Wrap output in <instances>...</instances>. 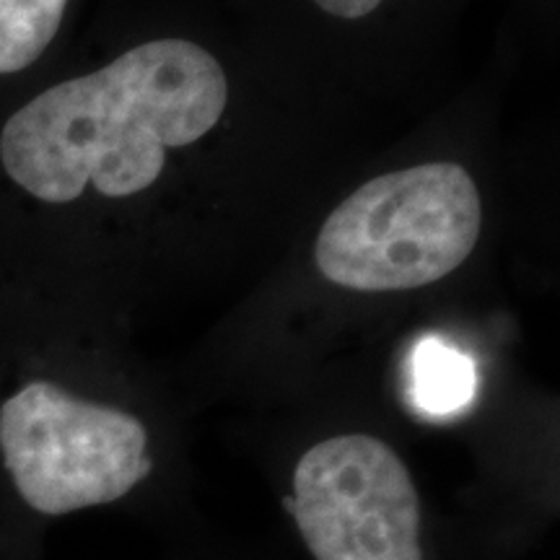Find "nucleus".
<instances>
[{"instance_id":"f257e3e1","label":"nucleus","mask_w":560,"mask_h":560,"mask_svg":"<svg viewBox=\"0 0 560 560\" xmlns=\"http://www.w3.org/2000/svg\"><path fill=\"white\" fill-rule=\"evenodd\" d=\"M226 100L213 55L187 39H153L13 112L0 130V164L52 206L79 200L89 185L128 198L161 177L166 151L213 130Z\"/></svg>"},{"instance_id":"f03ea898","label":"nucleus","mask_w":560,"mask_h":560,"mask_svg":"<svg viewBox=\"0 0 560 560\" xmlns=\"http://www.w3.org/2000/svg\"><path fill=\"white\" fill-rule=\"evenodd\" d=\"M482 202L454 161L410 166L361 185L322 223L314 260L350 291H410L436 283L472 255Z\"/></svg>"},{"instance_id":"7ed1b4c3","label":"nucleus","mask_w":560,"mask_h":560,"mask_svg":"<svg viewBox=\"0 0 560 560\" xmlns=\"http://www.w3.org/2000/svg\"><path fill=\"white\" fill-rule=\"evenodd\" d=\"M149 431L130 412L32 382L0 408V454L34 511L62 516L120 501L149 478Z\"/></svg>"},{"instance_id":"20e7f679","label":"nucleus","mask_w":560,"mask_h":560,"mask_svg":"<svg viewBox=\"0 0 560 560\" xmlns=\"http://www.w3.org/2000/svg\"><path fill=\"white\" fill-rule=\"evenodd\" d=\"M291 501L314 560H423L418 490L380 439L342 433L312 446L293 472Z\"/></svg>"},{"instance_id":"39448f33","label":"nucleus","mask_w":560,"mask_h":560,"mask_svg":"<svg viewBox=\"0 0 560 560\" xmlns=\"http://www.w3.org/2000/svg\"><path fill=\"white\" fill-rule=\"evenodd\" d=\"M410 392L418 408L431 416L457 412L472 400V361L462 350L436 338L423 340L412 350Z\"/></svg>"},{"instance_id":"423d86ee","label":"nucleus","mask_w":560,"mask_h":560,"mask_svg":"<svg viewBox=\"0 0 560 560\" xmlns=\"http://www.w3.org/2000/svg\"><path fill=\"white\" fill-rule=\"evenodd\" d=\"M68 0H0V75L21 73L52 45Z\"/></svg>"},{"instance_id":"0eeeda50","label":"nucleus","mask_w":560,"mask_h":560,"mask_svg":"<svg viewBox=\"0 0 560 560\" xmlns=\"http://www.w3.org/2000/svg\"><path fill=\"white\" fill-rule=\"evenodd\" d=\"M314 3L325 13H330V16L353 21L369 16L371 11L380 9L382 0H314Z\"/></svg>"}]
</instances>
